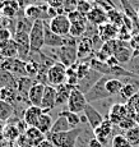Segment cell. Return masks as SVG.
I'll use <instances>...</instances> for the list:
<instances>
[{"instance_id": "obj_8", "label": "cell", "mask_w": 139, "mask_h": 147, "mask_svg": "<svg viewBox=\"0 0 139 147\" xmlns=\"http://www.w3.org/2000/svg\"><path fill=\"white\" fill-rule=\"evenodd\" d=\"M133 47L129 46L126 41L123 40H114V58L118 63H128L133 58Z\"/></svg>"}, {"instance_id": "obj_19", "label": "cell", "mask_w": 139, "mask_h": 147, "mask_svg": "<svg viewBox=\"0 0 139 147\" xmlns=\"http://www.w3.org/2000/svg\"><path fill=\"white\" fill-rule=\"evenodd\" d=\"M93 47H95V45H93L92 38H89V37L82 38L77 44V55H78V59H83L84 56H88L92 53Z\"/></svg>"}, {"instance_id": "obj_40", "label": "cell", "mask_w": 139, "mask_h": 147, "mask_svg": "<svg viewBox=\"0 0 139 147\" xmlns=\"http://www.w3.org/2000/svg\"><path fill=\"white\" fill-rule=\"evenodd\" d=\"M63 3H64V0H47L46 4L50 8H54V9H60L63 7Z\"/></svg>"}, {"instance_id": "obj_34", "label": "cell", "mask_w": 139, "mask_h": 147, "mask_svg": "<svg viewBox=\"0 0 139 147\" xmlns=\"http://www.w3.org/2000/svg\"><path fill=\"white\" fill-rule=\"evenodd\" d=\"M111 147H133L130 142L126 140L125 136L123 134H115L111 141Z\"/></svg>"}, {"instance_id": "obj_38", "label": "cell", "mask_w": 139, "mask_h": 147, "mask_svg": "<svg viewBox=\"0 0 139 147\" xmlns=\"http://www.w3.org/2000/svg\"><path fill=\"white\" fill-rule=\"evenodd\" d=\"M63 10L65 14H69L72 12H75L78 8V0H64L63 3Z\"/></svg>"}, {"instance_id": "obj_5", "label": "cell", "mask_w": 139, "mask_h": 147, "mask_svg": "<svg viewBox=\"0 0 139 147\" xmlns=\"http://www.w3.org/2000/svg\"><path fill=\"white\" fill-rule=\"evenodd\" d=\"M70 27H72V23L68 14H58L51 18L49 23V28L59 36H69Z\"/></svg>"}, {"instance_id": "obj_47", "label": "cell", "mask_w": 139, "mask_h": 147, "mask_svg": "<svg viewBox=\"0 0 139 147\" xmlns=\"http://www.w3.org/2000/svg\"><path fill=\"white\" fill-rule=\"evenodd\" d=\"M138 92H139V90H138Z\"/></svg>"}, {"instance_id": "obj_26", "label": "cell", "mask_w": 139, "mask_h": 147, "mask_svg": "<svg viewBox=\"0 0 139 147\" xmlns=\"http://www.w3.org/2000/svg\"><path fill=\"white\" fill-rule=\"evenodd\" d=\"M123 82H124V86H123V88H121V91H120V94L119 95H120L124 100L128 101L129 98H132L135 94H138L139 87H137L134 83H133L132 78H130V80H125Z\"/></svg>"}, {"instance_id": "obj_14", "label": "cell", "mask_w": 139, "mask_h": 147, "mask_svg": "<svg viewBox=\"0 0 139 147\" xmlns=\"http://www.w3.org/2000/svg\"><path fill=\"white\" fill-rule=\"evenodd\" d=\"M128 117V109L125 104H114L109 110V115H107V119L111 121L112 124L119 125L123 119H125Z\"/></svg>"}, {"instance_id": "obj_12", "label": "cell", "mask_w": 139, "mask_h": 147, "mask_svg": "<svg viewBox=\"0 0 139 147\" xmlns=\"http://www.w3.org/2000/svg\"><path fill=\"white\" fill-rule=\"evenodd\" d=\"M83 114L87 117V120H88V124L91 127V129H96L97 127H100L102 124V121L105 120V118L102 117V114L96 109L92 104H87L86 107L83 110Z\"/></svg>"}, {"instance_id": "obj_13", "label": "cell", "mask_w": 139, "mask_h": 147, "mask_svg": "<svg viewBox=\"0 0 139 147\" xmlns=\"http://www.w3.org/2000/svg\"><path fill=\"white\" fill-rule=\"evenodd\" d=\"M101 77H102V74H100L98 72H96V70H93L92 68H91L88 72H87V74L78 81V84H77L75 88H78L79 91H82L83 94H86V92L88 91L91 87L100 80Z\"/></svg>"}, {"instance_id": "obj_42", "label": "cell", "mask_w": 139, "mask_h": 147, "mask_svg": "<svg viewBox=\"0 0 139 147\" xmlns=\"http://www.w3.org/2000/svg\"><path fill=\"white\" fill-rule=\"evenodd\" d=\"M37 147H55V146H54L49 140H44V141H42V142L40 143V145H38Z\"/></svg>"}, {"instance_id": "obj_24", "label": "cell", "mask_w": 139, "mask_h": 147, "mask_svg": "<svg viewBox=\"0 0 139 147\" xmlns=\"http://www.w3.org/2000/svg\"><path fill=\"white\" fill-rule=\"evenodd\" d=\"M35 82L32 81L31 77H21L18 81H17V92L19 94V96H24L26 98L28 97V92H30V88L33 86Z\"/></svg>"}, {"instance_id": "obj_36", "label": "cell", "mask_w": 139, "mask_h": 147, "mask_svg": "<svg viewBox=\"0 0 139 147\" xmlns=\"http://www.w3.org/2000/svg\"><path fill=\"white\" fill-rule=\"evenodd\" d=\"M68 17H69L70 19V23H87V17L84 16V14H82L81 12H78V10H75V12H72L68 14Z\"/></svg>"}, {"instance_id": "obj_16", "label": "cell", "mask_w": 139, "mask_h": 147, "mask_svg": "<svg viewBox=\"0 0 139 147\" xmlns=\"http://www.w3.org/2000/svg\"><path fill=\"white\" fill-rule=\"evenodd\" d=\"M42 109L40 106H33L30 105L27 109L23 111V118L22 120L27 124V127H36L40 117L42 115Z\"/></svg>"}, {"instance_id": "obj_3", "label": "cell", "mask_w": 139, "mask_h": 147, "mask_svg": "<svg viewBox=\"0 0 139 147\" xmlns=\"http://www.w3.org/2000/svg\"><path fill=\"white\" fill-rule=\"evenodd\" d=\"M111 78V76H102V77L93 84L88 91L84 94L86 100L88 104L96 102L98 100H107L111 98V96L109 95V92L106 91V82Z\"/></svg>"}, {"instance_id": "obj_35", "label": "cell", "mask_w": 139, "mask_h": 147, "mask_svg": "<svg viewBox=\"0 0 139 147\" xmlns=\"http://www.w3.org/2000/svg\"><path fill=\"white\" fill-rule=\"evenodd\" d=\"M19 134H21V132H19V129H18V127H15V125H8L7 128H5V131H4V137L7 138L8 141H14V140H17V138L19 137Z\"/></svg>"}, {"instance_id": "obj_48", "label": "cell", "mask_w": 139, "mask_h": 147, "mask_svg": "<svg viewBox=\"0 0 139 147\" xmlns=\"http://www.w3.org/2000/svg\"><path fill=\"white\" fill-rule=\"evenodd\" d=\"M138 147H139V146H138Z\"/></svg>"}, {"instance_id": "obj_7", "label": "cell", "mask_w": 139, "mask_h": 147, "mask_svg": "<svg viewBox=\"0 0 139 147\" xmlns=\"http://www.w3.org/2000/svg\"><path fill=\"white\" fill-rule=\"evenodd\" d=\"M87 100H86V96L82 91H79L78 88H72L69 95V98H68V102H66V109L69 111L73 113H83L84 107L87 105Z\"/></svg>"}, {"instance_id": "obj_46", "label": "cell", "mask_w": 139, "mask_h": 147, "mask_svg": "<svg viewBox=\"0 0 139 147\" xmlns=\"http://www.w3.org/2000/svg\"><path fill=\"white\" fill-rule=\"evenodd\" d=\"M96 1H98V3H101V0H96Z\"/></svg>"}, {"instance_id": "obj_31", "label": "cell", "mask_w": 139, "mask_h": 147, "mask_svg": "<svg viewBox=\"0 0 139 147\" xmlns=\"http://www.w3.org/2000/svg\"><path fill=\"white\" fill-rule=\"evenodd\" d=\"M59 115H63V117L66 118L68 123L72 128H78V125L81 124V117H79L77 113H73V111H69V110H63V111L59 113Z\"/></svg>"}, {"instance_id": "obj_17", "label": "cell", "mask_w": 139, "mask_h": 147, "mask_svg": "<svg viewBox=\"0 0 139 147\" xmlns=\"http://www.w3.org/2000/svg\"><path fill=\"white\" fill-rule=\"evenodd\" d=\"M98 36L102 41H112L119 36V28L112 23H105L98 27Z\"/></svg>"}, {"instance_id": "obj_20", "label": "cell", "mask_w": 139, "mask_h": 147, "mask_svg": "<svg viewBox=\"0 0 139 147\" xmlns=\"http://www.w3.org/2000/svg\"><path fill=\"white\" fill-rule=\"evenodd\" d=\"M47 8H42V5H28L24 9V16L27 17V19H31V21H38V19H42V16H44V12H47Z\"/></svg>"}, {"instance_id": "obj_43", "label": "cell", "mask_w": 139, "mask_h": 147, "mask_svg": "<svg viewBox=\"0 0 139 147\" xmlns=\"http://www.w3.org/2000/svg\"><path fill=\"white\" fill-rule=\"evenodd\" d=\"M5 128H7V125H5V121L0 120V136H1V134H4Z\"/></svg>"}, {"instance_id": "obj_33", "label": "cell", "mask_w": 139, "mask_h": 147, "mask_svg": "<svg viewBox=\"0 0 139 147\" xmlns=\"http://www.w3.org/2000/svg\"><path fill=\"white\" fill-rule=\"evenodd\" d=\"M87 23H88V22H87ZM87 23H72L69 35L74 38L81 37V36L87 31Z\"/></svg>"}, {"instance_id": "obj_2", "label": "cell", "mask_w": 139, "mask_h": 147, "mask_svg": "<svg viewBox=\"0 0 139 147\" xmlns=\"http://www.w3.org/2000/svg\"><path fill=\"white\" fill-rule=\"evenodd\" d=\"M45 46V22L42 19L35 21L30 30V50L31 53H40Z\"/></svg>"}, {"instance_id": "obj_4", "label": "cell", "mask_w": 139, "mask_h": 147, "mask_svg": "<svg viewBox=\"0 0 139 147\" xmlns=\"http://www.w3.org/2000/svg\"><path fill=\"white\" fill-rule=\"evenodd\" d=\"M66 69L68 68L60 61H55L47 70V82L50 86L58 87L66 82Z\"/></svg>"}, {"instance_id": "obj_18", "label": "cell", "mask_w": 139, "mask_h": 147, "mask_svg": "<svg viewBox=\"0 0 139 147\" xmlns=\"http://www.w3.org/2000/svg\"><path fill=\"white\" fill-rule=\"evenodd\" d=\"M24 137L31 146H35V147H37L42 141L46 140V136L42 133L41 131H38L36 127H28V129H26Z\"/></svg>"}, {"instance_id": "obj_10", "label": "cell", "mask_w": 139, "mask_h": 147, "mask_svg": "<svg viewBox=\"0 0 139 147\" xmlns=\"http://www.w3.org/2000/svg\"><path fill=\"white\" fill-rule=\"evenodd\" d=\"M56 106V88L50 84L45 86V91H44V97H42V102H41V109L44 113H47L54 109Z\"/></svg>"}, {"instance_id": "obj_45", "label": "cell", "mask_w": 139, "mask_h": 147, "mask_svg": "<svg viewBox=\"0 0 139 147\" xmlns=\"http://www.w3.org/2000/svg\"><path fill=\"white\" fill-rule=\"evenodd\" d=\"M137 14H138V19H139V8L137 9Z\"/></svg>"}, {"instance_id": "obj_41", "label": "cell", "mask_w": 139, "mask_h": 147, "mask_svg": "<svg viewBox=\"0 0 139 147\" xmlns=\"http://www.w3.org/2000/svg\"><path fill=\"white\" fill-rule=\"evenodd\" d=\"M87 147H105L103 145H102V143L100 142V141L97 140V138L95 137V136H93L92 138H91L89 140V142H88V146Z\"/></svg>"}, {"instance_id": "obj_27", "label": "cell", "mask_w": 139, "mask_h": 147, "mask_svg": "<svg viewBox=\"0 0 139 147\" xmlns=\"http://www.w3.org/2000/svg\"><path fill=\"white\" fill-rule=\"evenodd\" d=\"M123 86H124L123 80H120V78H116V77H111L109 81L106 82V91L109 92V95L112 97V96L120 94Z\"/></svg>"}, {"instance_id": "obj_25", "label": "cell", "mask_w": 139, "mask_h": 147, "mask_svg": "<svg viewBox=\"0 0 139 147\" xmlns=\"http://www.w3.org/2000/svg\"><path fill=\"white\" fill-rule=\"evenodd\" d=\"M14 113H15V107H14L13 104L4 100H0V120L7 123L14 115Z\"/></svg>"}, {"instance_id": "obj_32", "label": "cell", "mask_w": 139, "mask_h": 147, "mask_svg": "<svg viewBox=\"0 0 139 147\" xmlns=\"http://www.w3.org/2000/svg\"><path fill=\"white\" fill-rule=\"evenodd\" d=\"M125 137L133 147H138L139 146V127L137 125L135 128L130 129V131H126Z\"/></svg>"}, {"instance_id": "obj_44", "label": "cell", "mask_w": 139, "mask_h": 147, "mask_svg": "<svg viewBox=\"0 0 139 147\" xmlns=\"http://www.w3.org/2000/svg\"><path fill=\"white\" fill-rule=\"evenodd\" d=\"M79 117H81V123H88V120H87V117L86 115H79Z\"/></svg>"}, {"instance_id": "obj_22", "label": "cell", "mask_w": 139, "mask_h": 147, "mask_svg": "<svg viewBox=\"0 0 139 147\" xmlns=\"http://www.w3.org/2000/svg\"><path fill=\"white\" fill-rule=\"evenodd\" d=\"M56 88V106H63L68 102V98H69L70 91H72V87L68 86L66 83L61 84V86L55 87Z\"/></svg>"}, {"instance_id": "obj_37", "label": "cell", "mask_w": 139, "mask_h": 147, "mask_svg": "<svg viewBox=\"0 0 139 147\" xmlns=\"http://www.w3.org/2000/svg\"><path fill=\"white\" fill-rule=\"evenodd\" d=\"M137 127V123H135V120L133 119L132 117H126L125 119H123L119 123V128L123 129V131H130V129L135 128Z\"/></svg>"}, {"instance_id": "obj_28", "label": "cell", "mask_w": 139, "mask_h": 147, "mask_svg": "<svg viewBox=\"0 0 139 147\" xmlns=\"http://www.w3.org/2000/svg\"><path fill=\"white\" fill-rule=\"evenodd\" d=\"M70 129L73 128L69 125L66 118L63 117V115H58L56 120L52 124V128H51L50 133H61V132H66V131H70Z\"/></svg>"}, {"instance_id": "obj_9", "label": "cell", "mask_w": 139, "mask_h": 147, "mask_svg": "<svg viewBox=\"0 0 139 147\" xmlns=\"http://www.w3.org/2000/svg\"><path fill=\"white\" fill-rule=\"evenodd\" d=\"M114 125L115 124H112L109 119H105L100 127L93 129V136H95L103 146H107L110 136L112 134V128H114Z\"/></svg>"}, {"instance_id": "obj_21", "label": "cell", "mask_w": 139, "mask_h": 147, "mask_svg": "<svg viewBox=\"0 0 139 147\" xmlns=\"http://www.w3.org/2000/svg\"><path fill=\"white\" fill-rule=\"evenodd\" d=\"M0 56H1V59H9L18 56V46H17L15 41L10 38L8 42H5L3 45V47L0 49Z\"/></svg>"}, {"instance_id": "obj_23", "label": "cell", "mask_w": 139, "mask_h": 147, "mask_svg": "<svg viewBox=\"0 0 139 147\" xmlns=\"http://www.w3.org/2000/svg\"><path fill=\"white\" fill-rule=\"evenodd\" d=\"M52 124H54V121H52L51 115L47 114V113H42V115L40 117L37 124H36V128L46 136L47 133H50L51 128H52Z\"/></svg>"}, {"instance_id": "obj_6", "label": "cell", "mask_w": 139, "mask_h": 147, "mask_svg": "<svg viewBox=\"0 0 139 147\" xmlns=\"http://www.w3.org/2000/svg\"><path fill=\"white\" fill-rule=\"evenodd\" d=\"M55 53L59 61L61 64H64L66 68L74 65L77 59H78V55H77V44L65 45L63 47H58V49H55Z\"/></svg>"}, {"instance_id": "obj_15", "label": "cell", "mask_w": 139, "mask_h": 147, "mask_svg": "<svg viewBox=\"0 0 139 147\" xmlns=\"http://www.w3.org/2000/svg\"><path fill=\"white\" fill-rule=\"evenodd\" d=\"M45 86L46 84L44 83H38V82H35L33 86L30 88V92H28V102L33 106H41L42 102V97H44V91H45Z\"/></svg>"}, {"instance_id": "obj_30", "label": "cell", "mask_w": 139, "mask_h": 147, "mask_svg": "<svg viewBox=\"0 0 139 147\" xmlns=\"http://www.w3.org/2000/svg\"><path fill=\"white\" fill-rule=\"evenodd\" d=\"M18 12V4L15 0H5L1 5V13L8 18H12Z\"/></svg>"}, {"instance_id": "obj_29", "label": "cell", "mask_w": 139, "mask_h": 147, "mask_svg": "<svg viewBox=\"0 0 139 147\" xmlns=\"http://www.w3.org/2000/svg\"><path fill=\"white\" fill-rule=\"evenodd\" d=\"M18 97V92L17 88H14L12 86H3L0 87V100L8 101V102L13 104Z\"/></svg>"}, {"instance_id": "obj_1", "label": "cell", "mask_w": 139, "mask_h": 147, "mask_svg": "<svg viewBox=\"0 0 139 147\" xmlns=\"http://www.w3.org/2000/svg\"><path fill=\"white\" fill-rule=\"evenodd\" d=\"M83 131V128H73L61 133H47L46 140H49L55 147H77L78 138Z\"/></svg>"}, {"instance_id": "obj_39", "label": "cell", "mask_w": 139, "mask_h": 147, "mask_svg": "<svg viewBox=\"0 0 139 147\" xmlns=\"http://www.w3.org/2000/svg\"><path fill=\"white\" fill-rule=\"evenodd\" d=\"M92 5L89 4L87 0H79L78 1V8H77V10L78 12H81L82 14H84V16H87L88 14V12L91 9H92Z\"/></svg>"}, {"instance_id": "obj_11", "label": "cell", "mask_w": 139, "mask_h": 147, "mask_svg": "<svg viewBox=\"0 0 139 147\" xmlns=\"http://www.w3.org/2000/svg\"><path fill=\"white\" fill-rule=\"evenodd\" d=\"M86 17H87L88 23L92 24L93 27H97V26L100 27V26H102V24L107 23V21H109L107 13L105 12V9L101 8V7H93Z\"/></svg>"}]
</instances>
